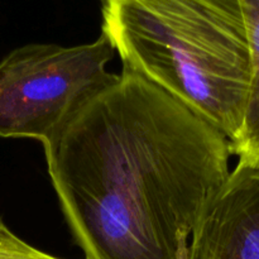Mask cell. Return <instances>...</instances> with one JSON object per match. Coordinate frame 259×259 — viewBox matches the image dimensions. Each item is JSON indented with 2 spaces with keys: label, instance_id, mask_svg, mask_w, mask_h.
Masks as SVG:
<instances>
[{
  "label": "cell",
  "instance_id": "obj_3",
  "mask_svg": "<svg viewBox=\"0 0 259 259\" xmlns=\"http://www.w3.org/2000/svg\"><path fill=\"white\" fill-rule=\"evenodd\" d=\"M115 55L101 33L91 43L63 47L32 43L0 61V137L43 143L103 86Z\"/></svg>",
  "mask_w": 259,
  "mask_h": 259
},
{
  "label": "cell",
  "instance_id": "obj_1",
  "mask_svg": "<svg viewBox=\"0 0 259 259\" xmlns=\"http://www.w3.org/2000/svg\"><path fill=\"white\" fill-rule=\"evenodd\" d=\"M42 146L85 259H187L233 154L222 132L126 68Z\"/></svg>",
  "mask_w": 259,
  "mask_h": 259
},
{
  "label": "cell",
  "instance_id": "obj_5",
  "mask_svg": "<svg viewBox=\"0 0 259 259\" xmlns=\"http://www.w3.org/2000/svg\"><path fill=\"white\" fill-rule=\"evenodd\" d=\"M247 18L250 50V83L244 118L237 139L232 143L233 154L240 162L259 161V0H243Z\"/></svg>",
  "mask_w": 259,
  "mask_h": 259
},
{
  "label": "cell",
  "instance_id": "obj_6",
  "mask_svg": "<svg viewBox=\"0 0 259 259\" xmlns=\"http://www.w3.org/2000/svg\"><path fill=\"white\" fill-rule=\"evenodd\" d=\"M0 259H61L32 247L0 219Z\"/></svg>",
  "mask_w": 259,
  "mask_h": 259
},
{
  "label": "cell",
  "instance_id": "obj_4",
  "mask_svg": "<svg viewBox=\"0 0 259 259\" xmlns=\"http://www.w3.org/2000/svg\"><path fill=\"white\" fill-rule=\"evenodd\" d=\"M187 259H259V161L230 171L192 232Z\"/></svg>",
  "mask_w": 259,
  "mask_h": 259
},
{
  "label": "cell",
  "instance_id": "obj_2",
  "mask_svg": "<svg viewBox=\"0 0 259 259\" xmlns=\"http://www.w3.org/2000/svg\"><path fill=\"white\" fill-rule=\"evenodd\" d=\"M101 33L123 68L237 139L252 73L243 0H103Z\"/></svg>",
  "mask_w": 259,
  "mask_h": 259
}]
</instances>
